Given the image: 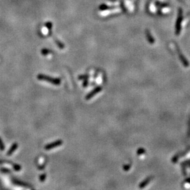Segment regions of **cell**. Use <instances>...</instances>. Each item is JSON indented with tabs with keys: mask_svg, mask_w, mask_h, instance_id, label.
Masks as SVG:
<instances>
[{
	"mask_svg": "<svg viewBox=\"0 0 190 190\" xmlns=\"http://www.w3.org/2000/svg\"><path fill=\"white\" fill-rule=\"evenodd\" d=\"M37 79L40 81H44L49 83L51 84L55 85H59L61 84V80L60 78H52L47 75H43V74H39L37 75Z\"/></svg>",
	"mask_w": 190,
	"mask_h": 190,
	"instance_id": "6da1fadb",
	"label": "cell"
},
{
	"mask_svg": "<svg viewBox=\"0 0 190 190\" xmlns=\"http://www.w3.org/2000/svg\"><path fill=\"white\" fill-rule=\"evenodd\" d=\"M102 89H103V87L102 86H100V85L96 87L95 89H93V90H91L89 94H87L86 95H85V100H90V99H91L92 98L94 97L95 95H97V94H99L100 92H101V90H102Z\"/></svg>",
	"mask_w": 190,
	"mask_h": 190,
	"instance_id": "7a4b0ae2",
	"label": "cell"
},
{
	"mask_svg": "<svg viewBox=\"0 0 190 190\" xmlns=\"http://www.w3.org/2000/svg\"><path fill=\"white\" fill-rule=\"evenodd\" d=\"M63 141L62 140H56L55 142H52L51 143H49V144H47L46 146L44 147V149L46 150H50V149H52L53 148H57L58 147H60V145L63 144Z\"/></svg>",
	"mask_w": 190,
	"mask_h": 190,
	"instance_id": "3957f363",
	"label": "cell"
},
{
	"mask_svg": "<svg viewBox=\"0 0 190 190\" xmlns=\"http://www.w3.org/2000/svg\"><path fill=\"white\" fill-rule=\"evenodd\" d=\"M152 178H153V177H147V178L144 180L143 182H141L139 185V188H144L145 187H147L148 184L149 183V182L151 181Z\"/></svg>",
	"mask_w": 190,
	"mask_h": 190,
	"instance_id": "277c9868",
	"label": "cell"
},
{
	"mask_svg": "<svg viewBox=\"0 0 190 190\" xmlns=\"http://www.w3.org/2000/svg\"><path fill=\"white\" fill-rule=\"evenodd\" d=\"M19 145L17 143H13V144L12 145V146H11V148H10V149L7 151V153H6L7 156H9L12 155V154L14 153L15 151L17 149Z\"/></svg>",
	"mask_w": 190,
	"mask_h": 190,
	"instance_id": "5b68a950",
	"label": "cell"
},
{
	"mask_svg": "<svg viewBox=\"0 0 190 190\" xmlns=\"http://www.w3.org/2000/svg\"><path fill=\"white\" fill-rule=\"evenodd\" d=\"M52 51H51L50 49H42V50H41V54L43 55H47L48 54H49L52 53Z\"/></svg>",
	"mask_w": 190,
	"mask_h": 190,
	"instance_id": "8992f818",
	"label": "cell"
},
{
	"mask_svg": "<svg viewBox=\"0 0 190 190\" xmlns=\"http://www.w3.org/2000/svg\"><path fill=\"white\" fill-rule=\"evenodd\" d=\"M13 169L16 172H19L22 169V167L21 166V165L17 164H14L13 165Z\"/></svg>",
	"mask_w": 190,
	"mask_h": 190,
	"instance_id": "52a82bcc",
	"label": "cell"
},
{
	"mask_svg": "<svg viewBox=\"0 0 190 190\" xmlns=\"http://www.w3.org/2000/svg\"><path fill=\"white\" fill-rule=\"evenodd\" d=\"M46 178V174L45 173H42V174L40 176V181L41 182H42V183L44 182Z\"/></svg>",
	"mask_w": 190,
	"mask_h": 190,
	"instance_id": "ba28073f",
	"label": "cell"
},
{
	"mask_svg": "<svg viewBox=\"0 0 190 190\" xmlns=\"http://www.w3.org/2000/svg\"><path fill=\"white\" fill-rule=\"evenodd\" d=\"M145 153V149H143V148H139L137 151L138 155H141V154H144Z\"/></svg>",
	"mask_w": 190,
	"mask_h": 190,
	"instance_id": "9c48e42d",
	"label": "cell"
},
{
	"mask_svg": "<svg viewBox=\"0 0 190 190\" xmlns=\"http://www.w3.org/2000/svg\"><path fill=\"white\" fill-rule=\"evenodd\" d=\"M5 149V146L3 142H2V139L0 138V150L1 151H4Z\"/></svg>",
	"mask_w": 190,
	"mask_h": 190,
	"instance_id": "30bf717a",
	"label": "cell"
},
{
	"mask_svg": "<svg viewBox=\"0 0 190 190\" xmlns=\"http://www.w3.org/2000/svg\"><path fill=\"white\" fill-rule=\"evenodd\" d=\"M55 42H56V44L59 47V48L61 49H63L64 48V44L63 43H62L61 42H60L59 41H55Z\"/></svg>",
	"mask_w": 190,
	"mask_h": 190,
	"instance_id": "8fae6325",
	"label": "cell"
},
{
	"mask_svg": "<svg viewBox=\"0 0 190 190\" xmlns=\"http://www.w3.org/2000/svg\"><path fill=\"white\" fill-rule=\"evenodd\" d=\"M89 75H80V76H79L78 77V79L79 80H86V79H87L88 78H89Z\"/></svg>",
	"mask_w": 190,
	"mask_h": 190,
	"instance_id": "7c38bea8",
	"label": "cell"
},
{
	"mask_svg": "<svg viewBox=\"0 0 190 190\" xmlns=\"http://www.w3.org/2000/svg\"><path fill=\"white\" fill-rule=\"evenodd\" d=\"M0 171L3 172V173H10V172H11L9 169H8L7 168H4V167L0 169Z\"/></svg>",
	"mask_w": 190,
	"mask_h": 190,
	"instance_id": "4fadbf2b",
	"label": "cell"
},
{
	"mask_svg": "<svg viewBox=\"0 0 190 190\" xmlns=\"http://www.w3.org/2000/svg\"><path fill=\"white\" fill-rule=\"evenodd\" d=\"M15 183L17 185H19L20 186H22V187H28L27 185L25 184V183H23V182H19V181H17V182H15Z\"/></svg>",
	"mask_w": 190,
	"mask_h": 190,
	"instance_id": "5bb4252c",
	"label": "cell"
},
{
	"mask_svg": "<svg viewBox=\"0 0 190 190\" xmlns=\"http://www.w3.org/2000/svg\"><path fill=\"white\" fill-rule=\"evenodd\" d=\"M46 27L49 30H51L52 27V23L51 22H48L46 23Z\"/></svg>",
	"mask_w": 190,
	"mask_h": 190,
	"instance_id": "9a60e30c",
	"label": "cell"
},
{
	"mask_svg": "<svg viewBox=\"0 0 190 190\" xmlns=\"http://www.w3.org/2000/svg\"><path fill=\"white\" fill-rule=\"evenodd\" d=\"M178 158H179V156H178V155H175L174 157H173V158H172V162H173V163H177V161H178Z\"/></svg>",
	"mask_w": 190,
	"mask_h": 190,
	"instance_id": "2e32d148",
	"label": "cell"
},
{
	"mask_svg": "<svg viewBox=\"0 0 190 190\" xmlns=\"http://www.w3.org/2000/svg\"><path fill=\"white\" fill-rule=\"evenodd\" d=\"M88 84H89V81H88V80H87V79H86V80H84V81L83 82V87H86L88 85Z\"/></svg>",
	"mask_w": 190,
	"mask_h": 190,
	"instance_id": "e0dca14e",
	"label": "cell"
},
{
	"mask_svg": "<svg viewBox=\"0 0 190 190\" xmlns=\"http://www.w3.org/2000/svg\"><path fill=\"white\" fill-rule=\"evenodd\" d=\"M130 168V165H125V166H124V167H123V169H124L125 171H127L128 170H129V169Z\"/></svg>",
	"mask_w": 190,
	"mask_h": 190,
	"instance_id": "ac0fdd59",
	"label": "cell"
}]
</instances>
